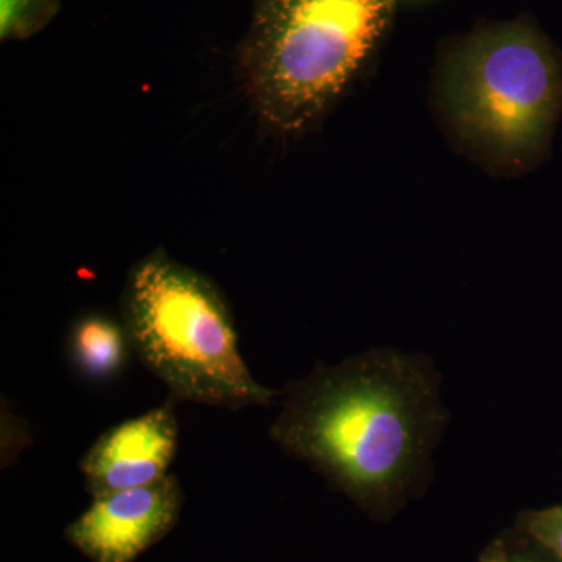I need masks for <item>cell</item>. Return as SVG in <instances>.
<instances>
[{
	"label": "cell",
	"mask_w": 562,
	"mask_h": 562,
	"mask_svg": "<svg viewBox=\"0 0 562 562\" xmlns=\"http://www.w3.org/2000/svg\"><path fill=\"white\" fill-rule=\"evenodd\" d=\"M176 398L103 431L79 468L91 497L147 486L169 475L179 450Z\"/></svg>",
	"instance_id": "obj_6"
},
{
	"label": "cell",
	"mask_w": 562,
	"mask_h": 562,
	"mask_svg": "<svg viewBox=\"0 0 562 562\" xmlns=\"http://www.w3.org/2000/svg\"><path fill=\"white\" fill-rule=\"evenodd\" d=\"M398 0H251L239 47L244 87L280 133L312 125L382 41Z\"/></svg>",
	"instance_id": "obj_3"
},
{
	"label": "cell",
	"mask_w": 562,
	"mask_h": 562,
	"mask_svg": "<svg viewBox=\"0 0 562 562\" xmlns=\"http://www.w3.org/2000/svg\"><path fill=\"white\" fill-rule=\"evenodd\" d=\"M503 532L508 541L512 562H561L549 550L543 549L524 532L517 531L516 528L512 527Z\"/></svg>",
	"instance_id": "obj_10"
},
{
	"label": "cell",
	"mask_w": 562,
	"mask_h": 562,
	"mask_svg": "<svg viewBox=\"0 0 562 562\" xmlns=\"http://www.w3.org/2000/svg\"><path fill=\"white\" fill-rule=\"evenodd\" d=\"M132 351L122 322L103 314H88L72 325L69 357L80 375L91 382L116 379L127 364Z\"/></svg>",
	"instance_id": "obj_7"
},
{
	"label": "cell",
	"mask_w": 562,
	"mask_h": 562,
	"mask_svg": "<svg viewBox=\"0 0 562 562\" xmlns=\"http://www.w3.org/2000/svg\"><path fill=\"white\" fill-rule=\"evenodd\" d=\"M61 0H0L2 40H25L43 31Z\"/></svg>",
	"instance_id": "obj_8"
},
{
	"label": "cell",
	"mask_w": 562,
	"mask_h": 562,
	"mask_svg": "<svg viewBox=\"0 0 562 562\" xmlns=\"http://www.w3.org/2000/svg\"><path fill=\"white\" fill-rule=\"evenodd\" d=\"M439 99L473 157L519 172L549 149L562 111V63L530 22L487 25L447 52Z\"/></svg>",
	"instance_id": "obj_4"
},
{
	"label": "cell",
	"mask_w": 562,
	"mask_h": 562,
	"mask_svg": "<svg viewBox=\"0 0 562 562\" xmlns=\"http://www.w3.org/2000/svg\"><path fill=\"white\" fill-rule=\"evenodd\" d=\"M513 528L549 550L562 562V503L517 514Z\"/></svg>",
	"instance_id": "obj_9"
},
{
	"label": "cell",
	"mask_w": 562,
	"mask_h": 562,
	"mask_svg": "<svg viewBox=\"0 0 562 562\" xmlns=\"http://www.w3.org/2000/svg\"><path fill=\"white\" fill-rule=\"evenodd\" d=\"M430 358L372 349L317 362L281 391L269 438L375 522L419 497L449 412Z\"/></svg>",
	"instance_id": "obj_1"
},
{
	"label": "cell",
	"mask_w": 562,
	"mask_h": 562,
	"mask_svg": "<svg viewBox=\"0 0 562 562\" xmlns=\"http://www.w3.org/2000/svg\"><path fill=\"white\" fill-rule=\"evenodd\" d=\"M183 503V487L169 473L147 486L92 497L65 538L91 562H135L172 531Z\"/></svg>",
	"instance_id": "obj_5"
},
{
	"label": "cell",
	"mask_w": 562,
	"mask_h": 562,
	"mask_svg": "<svg viewBox=\"0 0 562 562\" xmlns=\"http://www.w3.org/2000/svg\"><path fill=\"white\" fill-rule=\"evenodd\" d=\"M476 562H512V553H509L505 532L492 539V541L484 547Z\"/></svg>",
	"instance_id": "obj_11"
},
{
	"label": "cell",
	"mask_w": 562,
	"mask_h": 562,
	"mask_svg": "<svg viewBox=\"0 0 562 562\" xmlns=\"http://www.w3.org/2000/svg\"><path fill=\"white\" fill-rule=\"evenodd\" d=\"M121 322L135 357L177 402L239 412L281 397L251 375L216 284L162 249L133 266Z\"/></svg>",
	"instance_id": "obj_2"
}]
</instances>
